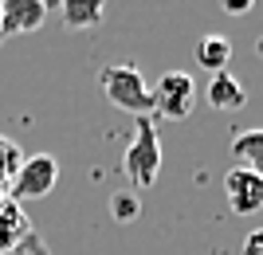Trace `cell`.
<instances>
[{"mask_svg": "<svg viewBox=\"0 0 263 255\" xmlns=\"http://www.w3.org/2000/svg\"><path fill=\"white\" fill-rule=\"evenodd\" d=\"M99 87H102V94H106L118 110L138 114V118H149V114H154V94H149V83H145L142 67L110 63V67H102Z\"/></svg>", "mask_w": 263, "mask_h": 255, "instance_id": "6da1fadb", "label": "cell"}, {"mask_svg": "<svg viewBox=\"0 0 263 255\" xmlns=\"http://www.w3.org/2000/svg\"><path fill=\"white\" fill-rule=\"evenodd\" d=\"M122 173L134 189H154L157 173H161V142H157L154 118H138L134 142L126 145V157H122Z\"/></svg>", "mask_w": 263, "mask_h": 255, "instance_id": "7a4b0ae2", "label": "cell"}, {"mask_svg": "<svg viewBox=\"0 0 263 255\" xmlns=\"http://www.w3.org/2000/svg\"><path fill=\"white\" fill-rule=\"evenodd\" d=\"M149 94H154V110L161 118H173V122L189 118L193 106H197V83H193L189 71H165L149 87Z\"/></svg>", "mask_w": 263, "mask_h": 255, "instance_id": "3957f363", "label": "cell"}, {"mask_svg": "<svg viewBox=\"0 0 263 255\" xmlns=\"http://www.w3.org/2000/svg\"><path fill=\"white\" fill-rule=\"evenodd\" d=\"M55 181H59V161L51 153H32V157H24L20 173L12 177L8 197H12V204H20V200H44L55 189Z\"/></svg>", "mask_w": 263, "mask_h": 255, "instance_id": "277c9868", "label": "cell"}, {"mask_svg": "<svg viewBox=\"0 0 263 255\" xmlns=\"http://www.w3.org/2000/svg\"><path fill=\"white\" fill-rule=\"evenodd\" d=\"M224 197H228V208L236 216H255L263 208V177L232 165L224 173Z\"/></svg>", "mask_w": 263, "mask_h": 255, "instance_id": "5b68a950", "label": "cell"}, {"mask_svg": "<svg viewBox=\"0 0 263 255\" xmlns=\"http://www.w3.org/2000/svg\"><path fill=\"white\" fill-rule=\"evenodd\" d=\"M44 20H47L44 0H4V4H0V35L35 32Z\"/></svg>", "mask_w": 263, "mask_h": 255, "instance_id": "8992f818", "label": "cell"}, {"mask_svg": "<svg viewBox=\"0 0 263 255\" xmlns=\"http://www.w3.org/2000/svg\"><path fill=\"white\" fill-rule=\"evenodd\" d=\"M204 102H209L212 110H240L248 94H243V83L228 71H220V75L209 79V87H204Z\"/></svg>", "mask_w": 263, "mask_h": 255, "instance_id": "52a82bcc", "label": "cell"}, {"mask_svg": "<svg viewBox=\"0 0 263 255\" xmlns=\"http://www.w3.org/2000/svg\"><path fill=\"white\" fill-rule=\"evenodd\" d=\"M232 157H236V169H248V173L263 177V130L236 133L232 138Z\"/></svg>", "mask_w": 263, "mask_h": 255, "instance_id": "ba28073f", "label": "cell"}, {"mask_svg": "<svg viewBox=\"0 0 263 255\" xmlns=\"http://www.w3.org/2000/svg\"><path fill=\"white\" fill-rule=\"evenodd\" d=\"M59 16H63V24L71 32H83V28H99L106 8H102V0H63Z\"/></svg>", "mask_w": 263, "mask_h": 255, "instance_id": "9c48e42d", "label": "cell"}, {"mask_svg": "<svg viewBox=\"0 0 263 255\" xmlns=\"http://www.w3.org/2000/svg\"><path fill=\"white\" fill-rule=\"evenodd\" d=\"M197 63L204 67V71H212V75L228 71V63H232V40H224V35H204V40L197 44Z\"/></svg>", "mask_w": 263, "mask_h": 255, "instance_id": "30bf717a", "label": "cell"}, {"mask_svg": "<svg viewBox=\"0 0 263 255\" xmlns=\"http://www.w3.org/2000/svg\"><path fill=\"white\" fill-rule=\"evenodd\" d=\"M28 232H32V228L24 220V212L16 208V204H4V216H0V251H12Z\"/></svg>", "mask_w": 263, "mask_h": 255, "instance_id": "8fae6325", "label": "cell"}, {"mask_svg": "<svg viewBox=\"0 0 263 255\" xmlns=\"http://www.w3.org/2000/svg\"><path fill=\"white\" fill-rule=\"evenodd\" d=\"M110 216L118 224H134L142 216V197H138V192H114V197H110Z\"/></svg>", "mask_w": 263, "mask_h": 255, "instance_id": "7c38bea8", "label": "cell"}, {"mask_svg": "<svg viewBox=\"0 0 263 255\" xmlns=\"http://www.w3.org/2000/svg\"><path fill=\"white\" fill-rule=\"evenodd\" d=\"M20 165H24L20 145L12 142V138H0V185H12V177L20 173Z\"/></svg>", "mask_w": 263, "mask_h": 255, "instance_id": "4fadbf2b", "label": "cell"}, {"mask_svg": "<svg viewBox=\"0 0 263 255\" xmlns=\"http://www.w3.org/2000/svg\"><path fill=\"white\" fill-rule=\"evenodd\" d=\"M12 251H16V255H47V247H44V240H40L35 232H28L20 244L12 247Z\"/></svg>", "mask_w": 263, "mask_h": 255, "instance_id": "5bb4252c", "label": "cell"}, {"mask_svg": "<svg viewBox=\"0 0 263 255\" xmlns=\"http://www.w3.org/2000/svg\"><path fill=\"white\" fill-rule=\"evenodd\" d=\"M240 255H263V228H252V232L243 236Z\"/></svg>", "mask_w": 263, "mask_h": 255, "instance_id": "9a60e30c", "label": "cell"}, {"mask_svg": "<svg viewBox=\"0 0 263 255\" xmlns=\"http://www.w3.org/2000/svg\"><path fill=\"white\" fill-rule=\"evenodd\" d=\"M224 12H228V16H248V12H252V0H228Z\"/></svg>", "mask_w": 263, "mask_h": 255, "instance_id": "2e32d148", "label": "cell"}, {"mask_svg": "<svg viewBox=\"0 0 263 255\" xmlns=\"http://www.w3.org/2000/svg\"><path fill=\"white\" fill-rule=\"evenodd\" d=\"M0 40H4V35H0Z\"/></svg>", "mask_w": 263, "mask_h": 255, "instance_id": "e0dca14e", "label": "cell"}]
</instances>
